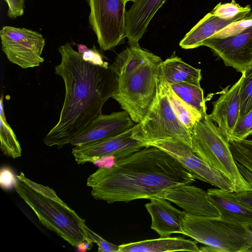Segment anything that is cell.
Segmentation results:
<instances>
[{"mask_svg": "<svg viewBox=\"0 0 252 252\" xmlns=\"http://www.w3.org/2000/svg\"><path fill=\"white\" fill-rule=\"evenodd\" d=\"M243 80L240 92V116L252 110V65L242 73Z\"/></svg>", "mask_w": 252, "mask_h": 252, "instance_id": "cell-27", "label": "cell"}, {"mask_svg": "<svg viewBox=\"0 0 252 252\" xmlns=\"http://www.w3.org/2000/svg\"><path fill=\"white\" fill-rule=\"evenodd\" d=\"M191 148L206 164L219 171L231 183L234 192L252 190L232 154L230 144L207 114L190 129Z\"/></svg>", "mask_w": 252, "mask_h": 252, "instance_id": "cell-3", "label": "cell"}, {"mask_svg": "<svg viewBox=\"0 0 252 252\" xmlns=\"http://www.w3.org/2000/svg\"><path fill=\"white\" fill-rule=\"evenodd\" d=\"M247 252H252V246L248 249Z\"/></svg>", "mask_w": 252, "mask_h": 252, "instance_id": "cell-45", "label": "cell"}, {"mask_svg": "<svg viewBox=\"0 0 252 252\" xmlns=\"http://www.w3.org/2000/svg\"><path fill=\"white\" fill-rule=\"evenodd\" d=\"M125 111L100 115L96 117L69 144L77 146L99 140L120 134L135 125Z\"/></svg>", "mask_w": 252, "mask_h": 252, "instance_id": "cell-14", "label": "cell"}, {"mask_svg": "<svg viewBox=\"0 0 252 252\" xmlns=\"http://www.w3.org/2000/svg\"><path fill=\"white\" fill-rule=\"evenodd\" d=\"M232 141L240 151L252 161V140L245 139L239 141Z\"/></svg>", "mask_w": 252, "mask_h": 252, "instance_id": "cell-37", "label": "cell"}, {"mask_svg": "<svg viewBox=\"0 0 252 252\" xmlns=\"http://www.w3.org/2000/svg\"><path fill=\"white\" fill-rule=\"evenodd\" d=\"M229 143L234 159L243 165L252 173V161L240 151L232 141H230Z\"/></svg>", "mask_w": 252, "mask_h": 252, "instance_id": "cell-35", "label": "cell"}, {"mask_svg": "<svg viewBox=\"0 0 252 252\" xmlns=\"http://www.w3.org/2000/svg\"><path fill=\"white\" fill-rule=\"evenodd\" d=\"M182 228L184 235L219 252H247L252 246V233L243 223L186 212Z\"/></svg>", "mask_w": 252, "mask_h": 252, "instance_id": "cell-5", "label": "cell"}, {"mask_svg": "<svg viewBox=\"0 0 252 252\" xmlns=\"http://www.w3.org/2000/svg\"><path fill=\"white\" fill-rule=\"evenodd\" d=\"M58 51L61 62L55 66V73L63 79L65 97L58 122L43 142L60 148L102 114L103 105L117 91L118 77L113 65L101 67L85 61L68 42Z\"/></svg>", "mask_w": 252, "mask_h": 252, "instance_id": "cell-1", "label": "cell"}, {"mask_svg": "<svg viewBox=\"0 0 252 252\" xmlns=\"http://www.w3.org/2000/svg\"><path fill=\"white\" fill-rule=\"evenodd\" d=\"M251 10V7L250 5L242 7L233 0L229 3H220L211 12L214 15L223 19L240 20L250 14Z\"/></svg>", "mask_w": 252, "mask_h": 252, "instance_id": "cell-26", "label": "cell"}, {"mask_svg": "<svg viewBox=\"0 0 252 252\" xmlns=\"http://www.w3.org/2000/svg\"><path fill=\"white\" fill-rule=\"evenodd\" d=\"M170 86L172 91L183 100L202 115L207 114L203 91L200 85L182 82Z\"/></svg>", "mask_w": 252, "mask_h": 252, "instance_id": "cell-24", "label": "cell"}, {"mask_svg": "<svg viewBox=\"0 0 252 252\" xmlns=\"http://www.w3.org/2000/svg\"><path fill=\"white\" fill-rule=\"evenodd\" d=\"M195 182L177 160L164 151L146 146L115 161L108 168H98L87 179L91 194L108 203L151 199L163 190Z\"/></svg>", "mask_w": 252, "mask_h": 252, "instance_id": "cell-2", "label": "cell"}, {"mask_svg": "<svg viewBox=\"0 0 252 252\" xmlns=\"http://www.w3.org/2000/svg\"><path fill=\"white\" fill-rule=\"evenodd\" d=\"M126 3L128 1L134 2L135 0H124Z\"/></svg>", "mask_w": 252, "mask_h": 252, "instance_id": "cell-44", "label": "cell"}, {"mask_svg": "<svg viewBox=\"0 0 252 252\" xmlns=\"http://www.w3.org/2000/svg\"><path fill=\"white\" fill-rule=\"evenodd\" d=\"M77 46L78 51V52L80 54H83L89 49L86 46L83 44H77Z\"/></svg>", "mask_w": 252, "mask_h": 252, "instance_id": "cell-42", "label": "cell"}, {"mask_svg": "<svg viewBox=\"0 0 252 252\" xmlns=\"http://www.w3.org/2000/svg\"><path fill=\"white\" fill-rule=\"evenodd\" d=\"M202 46L211 49L224 64L242 73L252 65V27L236 35L224 38L210 37Z\"/></svg>", "mask_w": 252, "mask_h": 252, "instance_id": "cell-12", "label": "cell"}, {"mask_svg": "<svg viewBox=\"0 0 252 252\" xmlns=\"http://www.w3.org/2000/svg\"><path fill=\"white\" fill-rule=\"evenodd\" d=\"M8 5L7 16L14 19L24 14L25 0H4Z\"/></svg>", "mask_w": 252, "mask_h": 252, "instance_id": "cell-32", "label": "cell"}, {"mask_svg": "<svg viewBox=\"0 0 252 252\" xmlns=\"http://www.w3.org/2000/svg\"><path fill=\"white\" fill-rule=\"evenodd\" d=\"M154 197L166 199L193 215L220 217V212L211 201L207 192L190 184L181 185L163 190Z\"/></svg>", "mask_w": 252, "mask_h": 252, "instance_id": "cell-13", "label": "cell"}, {"mask_svg": "<svg viewBox=\"0 0 252 252\" xmlns=\"http://www.w3.org/2000/svg\"><path fill=\"white\" fill-rule=\"evenodd\" d=\"M252 134V110L237 121L229 141H239L246 139Z\"/></svg>", "mask_w": 252, "mask_h": 252, "instance_id": "cell-28", "label": "cell"}, {"mask_svg": "<svg viewBox=\"0 0 252 252\" xmlns=\"http://www.w3.org/2000/svg\"><path fill=\"white\" fill-rule=\"evenodd\" d=\"M239 20H225L214 15L211 12L207 14L188 32L179 43L185 49L202 46L203 42L231 23Z\"/></svg>", "mask_w": 252, "mask_h": 252, "instance_id": "cell-21", "label": "cell"}, {"mask_svg": "<svg viewBox=\"0 0 252 252\" xmlns=\"http://www.w3.org/2000/svg\"><path fill=\"white\" fill-rule=\"evenodd\" d=\"M133 131V126L114 136L75 146L72 154L78 164L93 163L106 156H113L117 160L145 147L143 142L132 137Z\"/></svg>", "mask_w": 252, "mask_h": 252, "instance_id": "cell-11", "label": "cell"}, {"mask_svg": "<svg viewBox=\"0 0 252 252\" xmlns=\"http://www.w3.org/2000/svg\"><path fill=\"white\" fill-rule=\"evenodd\" d=\"M89 23L101 50H112L125 36L126 3L124 0H87Z\"/></svg>", "mask_w": 252, "mask_h": 252, "instance_id": "cell-8", "label": "cell"}, {"mask_svg": "<svg viewBox=\"0 0 252 252\" xmlns=\"http://www.w3.org/2000/svg\"><path fill=\"white\" fill-rule=\"evenodd\" d=\"M132 137L145 146L151 142L173 139L191 148L190 130L177 117L158 78L156 98L144 118L133 126Z\"/></svg>", "mask_w": 252, "mask_h": 252, "instance_id": "cell-7", "label": "cell"}, {"mask_svg": "<svg viewBox=\"0 0 252 252\" xmlns=\"http://www.w3.org/2000/svg\"><path fill=\"white\" fill-rule=\"evenodd\" d=\"M157 55L140 46H129L117 56L113 66L118 79L129 75Z\"/></svg>", "mask_w": 252, "mask_h": 252, "instance_id": "cell-22", "label": "cell"}, {"mask_svg": "<svg viewBox=\"0 0 252 252\" xmlns=\"http://www.w3.org/2000/svg\"><path fill=\"white\" fill-rule=\"evenodd\" d=\"M156 147L177 160L195 179L209 183L219 189L234 192L229 182L219 171L208 166L184 143L173 139L159 140L146 144Z\"/></svg>", "mask_w": 252, "mask_h": 252, "instance_id": "cell-10", "label": "cell"}, {"mask_svg": "<svg viewBox=\"0 0 252 252\" xmlns=\"http://www.w3.org/2000/svg\"><path fill=\"white\" fill-rule=\"evenodd\" d=\"M93 246V243L84 241L80 243L76 247L79 252H84L90 250Z\"/></svg>", "mask_w": 252, "mask_h": 252, "instance_id": "cell-40", "label": "cell"}, {"mask_svg": "<svg viewBox=\"0 0 252 252\" xmlns=\"http://www.w3.org/2000/svg\"><path fill=\"white\" fill-rule=\"evenodd\" d=\"M159 81L163 85L166 96L177 117L182 124L190 130L202 115L180 98L172 91L170 85Z\"/></svg>", "mask_w": 252, "mask_h": 252, "instance_id": "cell-23", "label": "cell"}, {"mask_svg": "<svg viewBox=\"0 0 252 252\" xmlns=\"http://www.w3.org/2000/svg\"><path fill=\"white\" fill-rule=\"evenodd\" d=\"M82 55L83 59L94 65L101 67H108L107 62H104L101 55L94 48L88 49Z\"/></svg>", "mask_w": 252, "mask_h": 252, "instance_id": "cell-34", "label": "cell"}, {"mask_svg": "<svg viewBox=\"0 0 252 252\" xmlns=\"http://www.w3.org/2000/svg\"><path fill=\"white\" fill-rule=\"evenodd\" d=\"M162 61L156 56L129 75L118 79L117 91L112 97L135 124L144 118L156 98L158 66Z\"/></svg>", "mask_w": 252, "mask_h": 252, "instance_id": "cell-6", "label": "cell"}, {"mask_svg": "<svg viewBox=\"0 0 252 252\" xmlns=\"http://www.w3.org/2000/svg\"><path fill=\"white\" fill-rule=\"evenodd\" d=\"M116 160L111 156H106L100 158L95 160L93 163L99 168H108L114 165Z\"/></svg>", "mask_w": 252, "mask_h": 252, "instance_id": "cell-38", "label": "cell"}, {"mask_svg": "<svg viewBox=\"0 0 252 252\" xmlns=\"http://www.w3.org/2000/svg\"><path fill=\"white\" fill-rule=\"evenodd\" d=\"M85 229L92 242L98 246V252H119V246L114 245L104 240L91 230L87 225L85 226Z\"/></svg>", "mask_w": 252, "mask_h": 252, "instance_id": "cell-31", "label": "cell"}, {"mask_svg": "<svg viewBox=\"0 0 252 252\" xmlns=\"http://www.w3.org/2000/svg\"><path fill=\"white\" fill-rule=\"evenodd\" d=\"M17 179L24 182L33 189L47 197L61 203H64L57 195L55 191L47 186L35 183L27 178L23 172L16 176Z\"/></svg>", "mask_w": 252, "mask_h": 252, "instance_id": "cell-30", "label": "cell"}, {"mask_svg": "<svg viewBox=\"0 0 252 252\" xmlns=\"http://www.w3.org/2000/svg\"><path fill=\"white\" fill-rule=\"evenodd\" d=\"M14 185L19 196L47 229L56 233L73 247L84 241L93 243L85 229V220L64 202L44 196L17 178Z\"/></svg>", "mask_w": 252, "mask_h": 252, "instance_id": "cell-4", "label": "cell"}, {"mask_svg": "<svg viewBox=\"0 0 252 252\" xmlns=\"http://www.w3.org/2000/svg\"><path fill=\"white\" fill-rule=\"evenodd\" d=\"M243 80L240 78L213 102V108L209 118L216 124L229 141L232 132L240 117V92Z\"/></svg>", "mask_w": 252, "mask_h": 252, "instance_id": "cell-15", "label": "cell"}, {"mask_svg": "<svg viewBox=\"0 0 252 252\" xmlns=\"http://www.w3.org/2000/svg\"><path fill=\"white\" fill-rule=\"evenodd\" d=\"M201 77L200 69L191 66L178 57L168 58L158 66V79L170 85L182 82L200 85Z\"/></svg>", "mask_w": 252, "mask_h": 252, "instance_id": "cell-20", "label": "cell"}, {"mask_svg": "<svg viewBox=\"0 0 252 252\" xmlns=\"http://www.w3.org/2000/svg\"><path fill=\"white\" fill-rule=\"evenodd\" d=\"M17 179L12 171L7 166H3L0 169V185L4 189H10L14 188V183Z\"/></svg>", "mask_w": 252, "mask_h": 252, "instance_id": "cell-33", "label": "cell"}, {"mask_svg": "<svg viewBox=\"0 0 252 252\" xmlns=\"http://www.w3.org/2000/svg\"><path fill=\"white\" fill-rule=\"evenodd\" d=\"M207 192L220 219L243 224L252 221V211L238 202L230 191L218 188L209 189Z\"/></svg>", "mask_w": 252, "mask_h": 252, "instance_id": "cell-19", "label": "cell"}, {"mask_svg": "<svg viewBox=\"0 0 252 252\" xmlns=\"http://www.w3.org/2000/svg\"><path fill=\"white\" fill-rule=\"evenodd\" d=\"M236 163L239 171L240 172L244 178L252 187V173L247 168H246L243 165L239 163L237 161H236Z\"/></svg>", "mask_w": 252, "mask_h": 252, "instance_id": "cell-39", "label": "cell"}, {"mask_svg": "<svg viewBox=\"0 0 252 252\" xmlns=\"http://www.w3.org/2000/svg\"><path fill=\"white\" fill-rule=\"evenodd\" d=\"M145 207L151 216V228L160 237H170L172 234H184L182 221L186 212L175 208L166 199L154 197Z\"/></svg>", "mask_w": 252, "mask_h": 252, "instance_id": "cell-16", "label": "cell"}, {"mask_svg": "<svg viewBox=\"0 0 252 252\" xmlns=\"http://www.w3.org/2000/svg\"><path fill=\"white\" fill-rule=\"evenodd\" d=\"M232 196L245 207L252 211V190L231 192Z\"/></svg>", "mask_w": 252, "mask_h": 252, "instance_id": "cell-36", "label": "cell"}, {"mask_svg": "<svg viewBox=\"0 0 252 252\" xmlns=\"http://www.w3.org/2000/svg\"><path fill=\"white\" fill-rule=\"evenodd\" d=\"M252 27V13H250L246 17L231 23L211 37H226L240 33Z\"/></svg>", "mask_w": 252, "mask_h": 252, "instance_id": "cell-29", "label": "cell"}, {"mask_svg": "<svg viewBox=\"0 0 252 252\" xmlns=\"http://www.w3.org/2000/svg\"><path fill=\"white\" fill-rule=\"evenodd\" d=\"M167 0H135L126 11L125 36L129 46H140L139 41L158 10Z\"/></svg>", "mask_w": 252, "mask_h": 252, "instance_id": "cell-17", "label": "cell"}, {"mask_svg": "<svg viewBox=\"0 0 252 252\" xmlns=\"http://www.w3.org/2000/svg\"><path fill=\"white\" fill-rule=\"evenodd\" d=\"M199 249L200 252H219L218 250L216 248L207 245L200 247Z\"/></svg>", "mask_w": 252, "mask_h": 252, "instance_id": "cell-41", "label": "cell"}, {"mask_svg": "<svg viewBox=\"0 0 252 252\" xmlns=\"http://www.w3.org/2000/svg\"><path fill=\"white\" fill-rule=\"evenodd\" d=\"M246 228L252 233V221L244 224Z\"/></svg>", "mask_w": 252, "mask_h": 252, "instance_id": "cell-43", "label": "cell"}, {"mask_svg": "<svg viewBox=\"0 0 252 252\" xmlns=\"http://www.w3.org/2000/svg\"><path fill=\"white\" fill-rule=\"evenodd\" d=\"M0 148L4 155L14 159L21 156L20 143L7 123L5 114L0 115Z\"/></svg>", "mask_w": 252, "mask_h": 252, "instance_id": "cell-25", "label": "cell"}, {"mask_svg": "<svg viewBox=\"0 0 252 252\" xmlns=\"http://www.w3.org/2000/svg\"><path fill=\"white\" fill-rule=\"evenodd\" d=\"M196 243L183 237H160L120 245L119 252H200Z\"/></svg>", "mask_w": 252, "mask_h": 252, "instance_id": "cell-18", "label": "cell"}, {"mask_svg": "<svg viewBox=\"0 0 252 252\" xmlns=\"http://www.w3.org/2000/svg\"><path fill=\"white\" fill-rule=\"evenodd\" d=\"M1 49L7 59L22 68L38 66L45 40L40 33L24 28L4 26L0 31Z\"/></svg>", "mask_w": 252, "mask_h": 252, "instance_id": "cell-9", "label": "cell"}]
</instances>
